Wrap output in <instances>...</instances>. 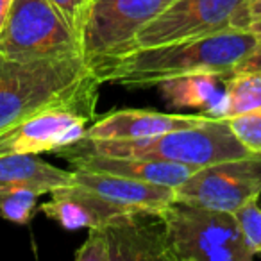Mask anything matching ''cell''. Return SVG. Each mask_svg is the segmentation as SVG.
<instances>
[{
  "mask_svg": "<svg viewBox=\"0 0 261 261\" xmlns=\"http://www.w3.org/2000/svg\"><path fill=\"white\" fill-rule=\"evenodd\" d=\"M98 88L33 113L0 135V156L4 154L56 152L84 136L95 118Z\"/></svg>",
  "mask_w": 261,
  "mask_h": 261,
  "instance_id": "9c48e42d",
  "label": "cell"
},
{
  "mask_svg": "<svg viewBox=\"0 0 261 261\" xmlns=\"http://www.w3.org/2000/svg\"><path fill=\"white\" fill-rule=\"evenodd\" d=\"M163 217L172 261H250L256 257L232 213L174 200L163 210Z\"/></svg>",
  "mask_w": 261,
  "mask_h": 261,
  "instance_id": "277c9868",
  "label": "cell"
},
{
  "mask_svg": "<svg viewBox=\"0 0 261 261\" xmlns=\"http://www.w3.org/2000/svg\"><path fill=\"white\" fill-rule=\"evenodd\" d=\"M0 56L22 61L83 58L81 36L50 0H13L0 31Z\"/></svg>",
  "mask_w": 261,
  "mask_h": 261,
  "instance_id": "5b68a950",
  "label": "cell"
},
{
  "mask_svg": "<svg viewBox=\"0 0 261 261\" xmlns=\"http://www.w3.org/2000/svg\"><path fill=\"white\" fill-rule=\"evenodd\" d=\"M98 86L79 56L34 61L0 56V135L40 109Z\"/></svg>",
  "mask_w": 261,
  "mask_h": 261,
  "instance_id": "7a4b0ae2",
  "label": "cell"
},
{
  "mask_svg": "<svg viewBox=\"0 0 261 261\" xmlns=\"http://www.w3.org/2000/svg\"><path fill=\"white\" fill-rule=\"evenodd\" d=\"M172 0H93L81 31L83 59L91 72L138 48L140 31Z\"/></svg>",
  "mask_w": 261,
  "mask_h": 261,
  "instance_id": "8992f818",
  "label": "cell"
},
{
  "mask_svg": "<svg viewBox=\"0 0 261 261\" xmlns=\"http://www.w3.org/2000/svg\"><path fill=\"white\" fill-rule=\"evenodd\" d=\"M75 185L98 193L127 210H165L175 200V188L156 182L136 181L120 175L72 168Z\"/></svg>",
  "mask_w": 261,
  "mask_h": 261,
  "instance_id": "5bb4252c",
  "label": "cell"
},
{
  "mask_svg": "<svg viewBox=\"0 0 261 261\" xmlns=\"http://www.w3.org/2000/svg\"><path fill=\"white\" fill-rule=\"evenodd\" d=\"M250 0H172L136 38L138 48L211 36L225 31H249Z\"/></svg>",
  "mask_w": 261,
  "mask_h": 261,
  "instance_id": "ba28073f",
  "label": "cell"
},
{
  "mask_svg": "<svg viewBox=\"0 0 261 261\" xmlns=\"http://www.w3.org/2000/svg\"><path fill=\"white\" fill-rule=\"evenodd\" d=\"M72 168L88 172H102V174L120 175V177L136 179V181L156 182L170 188H177L190 175L199 168L186 165L168 163L158 160H143V158H122V156H102V154H61Z\"/></svg>",
  "mask_w": 261,
  "mask_h": 261,
  "instance_id": "4fadbf2b",
  "label": "cell"
},
{
  "mask_svg": "<svg viewBox=\"0 0 261 261\" xmlns=\"http://www.w3.org/2000/svg\"><path fill=\"white\" fill-rule=\"evenodd\" d=\"M40 193L33 190H16L0 197V215L13 224L25 225L34 215Z\"/></svg>",
  "mask_w": 261,
  "mask_h": 261,
  "instance_id": "ac0fdd59",
  "label": "cell"
},
{
  "mask_svg": "<svg viewBox=\"0 0 261 261\" xmlns=\"http://www.w3.org/2000/svg\"><path fill=\"white\" fill-rule=\"evenodd\" d=\"M232 135L250 154H261V108L227 120Z\"/></svg>",
  "mask_w": 261,
  "mask_h": 261,
  "instance_id": "d6986e66",
  "label": "cell"
},
{
  "mask_svg": "<svg viewBox=\"0 0 261 261\" xmlns=\"http://www.w3.org/2000/svg\"><path fill=\"white\" fill-rule=\"evenodd\" d=\"M73 172L47 163L38 154L0 156V197L16 190H33L45 195L59 186L72 185Z\"/></svg>",
  "mask_w": 261,
  "mask_h": 261,
  "instance_id": "9a60e30c",
  "label": "cell"
},
{
  "mask_svg": "<svg viewBox=\"0 0 261 261\" xmlns=\"http://www.w3.org/2000/svg\"><path fill=\"white\" fill-rule=\"evenodd\" d=\"M261 195V154L225 160L195 170L175 188L177 202L234 213Z\"/></svg>",
  "mask_w": 261,
  "mask_h": 261,
  "instance_id": "30bf717a",
  "label": "cell"
},
{
  "mask_svg": "<svg viewBox=\"0 0 261 261\" xmlns=\"http://www.w3.org/2000/svg\"><path fill=\"white\" fill-rule=\"evenodd\" d=\"M41 213L56 220L63 229H93L111 218L127 213V207L104 199L98 193L79 186L75 182L52 190L50 199L40 206Z\"/></svg>",
  "mask_w": 261,
  "mask_h": 261,
  "instance_id": "7c38bea8",
  "label": "cell"
},
{
  "mask_svg": "<svg viewBox=\"0 0 261 261\" xmlns=\"http://www.w3.org/2000/svg\"><path fill=\"white\" fill-rule=\"evenodd\" d=\"M11 2L13 0H0V31H2V27H4V23H6V18H8Z\"/></svg>",
  "mask_w": 261,
  "mask_h": 261,
  "instance_id": "cb8c5ba5",
  "label": "cell"
},
{
  "mask_svg": "<svg viewBox=\"0 0 261 261\" xmlns=\"http://www.w3.org/2000/svg\"><path fill=\"white\" fill-rule=\"evenodd\" d=\"M257 200L259 199L250 200L232 213L254 256H261V207Z\"/></svg>",
  "mask_w": 261,
  "mask_h": 261,
  "instance_id": "ffe728a7",
  "label": "cell"
},
{
  "mask_svg": "<svg viewBox=\"0 0 261 261\" xmlns=\"http://www.w3.org/2000/svg\"><path fill=\"white\" fill-rule=\"evenodd\" d=\"M206 115H175L150 109H120L100 116L88 125L84 140H138L170 130L197 127L210 122Z\"/></svg>",
  "mask_w": 261,
  "mask_h": 261,
  "instance_id": "8fae6325",
  "label": "cell"
},
{
  "mask_svg": "<svg viewBox=\"0 0 261 261\" xmlns=\"http://www.w3.org/2000/svg\"><path fill=\"white\" fill-rule=\"evenodd\" d=\"M50 2L61 9V13L70 20V23L75 27V31L81 36V31H83L84 22L90 15L93 0H50Z\"/></svg>",
  "mask_w": 261,
  "mask_h": 261,
  "instance_id": "44dd1931",
  "label": "cell"
},
{
  "mask_svg": "<svg viewBox=\"0 0 261 261\" xmlns=\"http://www.w3.org/2000/svg\"><path fill=\"white\" fill-rule=\"evenodd\" d=\"M250 2H254V0H250Z\"/></svg>",
  "mask_w": 261,
  "mask_h": 261,
  "instance_id": "d4e9b609",
  "label": "cell"
},
{
  "mask_svg": "<svg viewBox=\"0 0 261 261\" xmlns=\"http://www.w3.org/2000/svg\"><path fill=\"white\" fill-rule=\"evenodd\" d=\"M61 154H102V156L143 158L202 168L211 163L250 156V152L232 135L227 120L211 118L197 127L170 130L163 135L138 140H77Z\"/></svg>",
  "mask_w": 261,
  "mask_h": 261,
  "instance_id": "3957f363",
  "label": "cell"
},
{
  "mask_svg": "<svg viewBox=\"0 0 261 261\" xmlns=\"http://www.w3.org/2000/svg\"><path fill=\"white\" fill-rule=\"evenodd\" d=\"M232 72H261V36H257V43L254 48L234 66Z\"/></svg>",
  "mask_w": 261,
  "mask_h": 261,
  "instance_id": "7402d4cb",
  "label": "cell"
},
{
  "mask_svg": "<svg viewBox=\"0 0 261 261\" xmlns=\"http://www.w3.org/2000/svg\"><path fill=\"white\" fill-rule=\"evenodd\" d=\"M77 261H172L163 210H130L90 229Z\"/></svg>",
  "mask_w": 261,
  "mask_h": 261,
  "instance_id": "52a82bcc",
  "label": "cell"
},
{
  "mask_svg": "<svg viewBox=\"0 0 261 261\" xmlns=\"http://www.w3.org/2000/svg\"><path fill=\"white\" fill-rule=\"evenodd\" d=\"M256 43L257 36L250 31H225L160 47L136 48L93 73L100 84L125 88H152L165 81L202 72L229 75Z\"/></svg>",
  "mask_w": 261,
  "mask_h": 261,
  "instance_id": "6da1fadb",
  "label": "cell"
},
{
  "mask_svg": "<svg viewBox=\"0 0 261 261\" xmlns=\"http://www.w3.org/2000/svg\"><path fill=\"white\" fill-rule=\"evenodd\" d=\"M225 77L227 75L224 73L202 72L165 81L156 88H160L161 97L167 100L170 108L200 109L202 115L220 120L225 98Z\"/></svg>",
  "mask_w": 261,
  "mask_h": 261,
  "instance_id": "2e32d148",
  "label": "cell"
},
{
  "mask_svg": "<svg viewBox=\"0 0 261 261\" xmlns=\"http://www.w3.org/2000/svg\"><path fill=\"white\" fill-rule=\"evenodd\" d=\"M224 108L220 120L261 108V72H232L224 81Z\"/></svg>",
  "mask_w": 261,
  "mask_h": 261,
  "instance_id": "e0dca14e",
  "label": "cell"
},
{
  "mask_svg": "<svg viewBox=\"0 0 261 261\" xmlns=\"http://www.w3.org/2000/svg\"><path fill=\"white\" fill-rule=\"evenodd\" d=\"M249 31L256 36H261V0L250 2V25Z\"/></svg>",
  "mask_w": 261,
  "mask_h": 261,
  "instance_id": "603a6c76",
  "label": "cell"
}]
</instances>
